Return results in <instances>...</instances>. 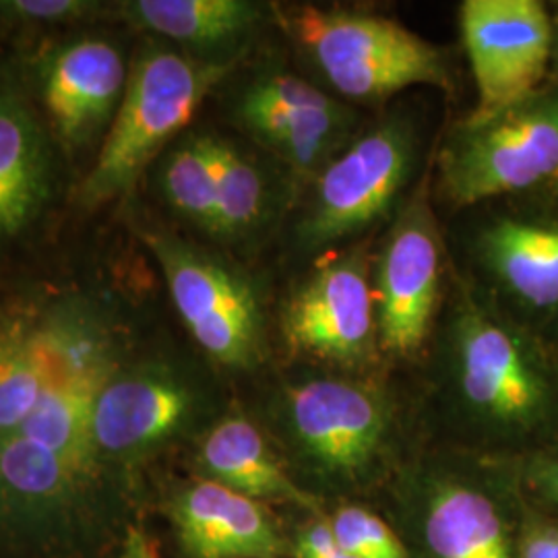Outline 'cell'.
<instances>
[{"label":"cell","mask_w":558,"mask_h":558,"mask_svg":"<svg viewBox=\"0 0 558 558\" xmlns=\"http://www.w3.org/2000/svg\"><path fill=\"white\" fill-rule=\"evenodd\" d=\"M424 362L449 449L515 459L558 439L555 348L488 308L451 269Z\"/></svg>","instance_id":"1"},{"label":"cell","mask_w":558,"mask_h":558,"mask_svg":"<svg viewBox=\"0 0 558 558\" xmlns=\"http://www.w3.org/2000/svg\"><path fill=\"white\" fill-rule=\"evenodd\" d=\"M269 422L292 476L320 500L368 493L410 461L405 412L383 371L294 364L274 389Z\"/></svg>","instance_id":"2"},{"label":"cell","mask_w":558,"mask_h":558,"mask_svg":"<svg viewBox=\"0 0 558 558\" xmlns=\"http://www.w3.org/2000/svg\"><path fill=\"white\" fill-rule=\"evenodd\" d=\"M426 129L416 108L368 120L354 141L300 189L286 232L296 274L317 260L377 239L428 170Z\"/></svg>","instance_id":"3"},{"label":"cell","mask_w":558,"mask_h":558,"mask_svg":"<svg viewBox=\"0 0 558 558\" xmlns=\"http://www.w3.org/2000/svg\"><path fill=\"white\" fill-rule=\"evenodd\" d=\"M440 221L451 271L488 308L555 348L558 201L502 197Z\"/></svg>","instance_id":"4"},{"label":"cell","mask_w":558,"mask_h":558,"mask_svg":"<svg viewBox=\"0 0 558 558\" xmlns=\"http://www.w3.org/2000/svg\"><path fill=\"white\" fill-rule=\"evenodd\" d=\"M296 59L329 94L354 108L385 106L412 87L451 92V52L398 21L352 7L274 4Z\"/></svg>","instance_id":"5"},{"label":"cell","mask_w":558,"mask_h":558,"mask_svg":"<svg viewBox=\"0 0 558 558\" xmlns=\"http://www.w3.org/2000/svg\"><path fill=\"white\" fill-rule=\"evenodd\" d=\"M396 505L412 558H518L523 497L511 459L456 449L410 459Z\"/></svg>","instance_id":"6"},{"label":"cell","mask_w":558,"mask_h":558,"mask_svg":"<svg viewBox=\"0 0 558 558\" xmlns=\"http://www.w3.org/2000/svg\"><path fill=\"white\" fill-rule=\"evenodd\" d=\"M558 179V81L493 112L451 122L430 160L440 218Z\"/></svg>","instance_id":"7"},{"label":"cell","mask_w":558,"mask_h":558,"mask_svg":"<svg viewBox=\"0 0 558 558\" xmlns=\"http://www.w3.org/2000/svg\"><path fill=\"white\" fill-rule=\"evenodd\" d=\"M232 71L234 66L203 62L163 46L143 50L129 73L98 161L81 184V203L100 207L129 195L147 163L179 137Z\"/></svg>","instance_id":"8"},{"label":"cell","mask_w":558,"mask_h":558,"mask_svg":"<svg viewBox=\"0 0 558 558\" xmlns=\"http://www.w3.org/2000/svg\"><path fill=\"white\" fill-rule=\"evenodd\" d=\"M371 246L373 240L317 260L290 281L274 325L292 364L341 373L383 371Z\"/></svg>","instance_id":"9"},{"label":"cell","mask_w":558,"mask_h":558,"mask_svg":"<svg viewBox=\"0 0 558 558\" xmlns=\"http://www.w3.org/2000/svg\"><path fill=\"white\" fill-rule=\"evenodd\" d=\"M449 255L430 189V163L371 246V286L385 364L424 360L449 279Z\"/></svg>","instance_id":"10"},{"label":"cell","mask_w":558,"mask_h":558,"mask_svg":"<svg viewBox=\"0 0 558 558\" xmlns=\"http://www.w3.org/2000/svg\"><path fill=\"white\" fill-rule=\"evenodd\" d=\"M170 299L191 338L221 368L248 373L269 359L271 315L239 263L172 232H147Z\"/></svg>","instance_id":"11"},{"label":"cell","mask_w":558,"mask_h":558,"mask_svg":"<svg viewBox=\"0 0 558 558\" xmlns=\"http://www.w3.org/2000/svg\"><path fill=\"white\" fill-rule=\"evenodd\" d=\"M44 387L20 435L57 453L81 480L98 463L94 410L104 385L117 373L112 345L96 317L81 306H60L38 320Z\"/></svg>","instance_id":"12"},{"label":"cell","mask_w":558,"mask_h":558,"mask_svg":"<svg viewBox=\"0 0 558 558\" xmlns=\"http://www.w3.org/2000/svg\"><path fill=\"white\" fill-rule=\"evenodd\" d=\"M240 126L279 161L300 189L343 151L371 117L317 81L271 62L246 81L234 104Z\"/></svg>","instance_id":"13"},{"label":"cell","mask_w":558,"mask_h":558,"mask_svg":"<svg viewBox=\"0 0 558 558\" xmlns=\"http://www.w3.org/2000/svg\"><path fill=\"white\" fill-rule=\"evenodd\" d=\"M459 32L478 89L472 112H493L548 83L553 15L539 0H463Z\"/></svg>","instance_id":"14"},{"label":"cell","mask_w":558,"mask_h":558,"mask_svg":"<svg viewBox=\"0 0 558 558\" xmlns=\"http://www.w3.org/2000/svg\"><path fill=\"white\" fill-rule=\"evenodd\" d=\"M207 412L199 383L166 362L119 371L104 385L94 410L98 458H145L186 437Z\"/></svg>","instance_id":"15"},{"label":"cell","mask_w":558,"mask_h":558,"mask_svg":"<svg viewBox=\"0 0 558 558\" xmlns=\"http://www.w3.org/2000/svg\"><path fill=\"white\" fill-rule=\"evenodd\" d=\"M170 515L193 558H278L286 539L259 500L199 478L180 488Z\"/></svg>","instance_id":"16"},{"label":"cell","mask_w":558,"mask_h":558,"mask_svg":"<svg viewBox=\"0 0 558 558\" xmlns=\"http://www.w3.org/2000/svg\"><path fill=\"white\" fill-rule=\"evenodd\" d=\"M126 64L110 41L85 38L57 50L44 66L41 96L60 140L80 145L114 119Z\"/></svg>","instance_id":"17"},{"label":"cell","mask_w":558,"mask_h":558,"mask_svg":"<svg viewBox=\"0 0 558 558\" xmlns=\"http://www.w3.org/2000/svg\"><path fill=\"white\" fill-rule=\"evenodd\" d=\"M207 137L218 182V240L255 244L283 230L299 199L296 179L267 154L259 158L216 133Z\"/></svg>","instance_id":"18"},{"label":"cell","mask_w":558,"mask_h":558,"mask_svg":"<svg viewBox=\"0 0 558 558\" xmlns=\"http://www.w3.org/2000/svg\"><path fill=\"white\" fill-rule=\"evenodd\" d=\"M122 11L184 54L226 66H236L260 27L276 20L271 2L255 0H133Z\"/></svg>","instance_id":"19"},{"label":"cell","mask_w":558,"mask_h":558,"mask_svg":"<svg viewBox=\"0 0 558 558\" xmlns=\"http://www.w3.org/2000/svg\"><path fill=\"white\" fill-rule=\"evenodd\" d=\"M201 478L218 482L259 502H286L323 515V500L302 488L269 435L242 414H228L207 426L197 445Z\"/></svg>","instance_id":"20"},{"label":"cell","mask_w":558,"mask_h":558,"mask_svg":"<svg viewBox=\"0 0 558 558\" xmlns=\"http://www.w3.org/2000/svg\"><path fill=\"white\" fill-rule=\"evenodd\" d=\"M50 160L38 120L15 98H0V236H13L40 211Z\"/></svg>","instance_id":"21"},{"label":"cell","mask_w":558,"mask_h":558,"mask_svg":"<svg viewBox=\"0 0 558 558\" xmlns=\"http://www.w3.org/2000/svg\"><path fill=\"white\" fill-rule=\"evenodd\" d=\"M83 480L40 442L20 433L0 437V507L46 513L75 495Z\"/></svg>","instance_id":"22"},{"label":"cell","mask_w":558,"mask_h":558,"mask_svg":"<svg viewBox=\"0 0 558 558\" xmlns=\"http://www.w3.org/2000/svg\"><path fill=\"white\" fill-rule=\"evenodd\" d=\"M44 387L38 320L0 313V437L17 433Z\"/></svg>","instance_id":"23"},{"label":"cell","mask_w":558,"mask_h":558,"mask_svg":"<svg viewBox=\"0 0 558 558\" xmlns=\"http://www.w3.org/2000/svg\"><path fill=\"white\" fill-rule=\"evenodd\" d=\"M161 193L180 218L218 240V182L207 133H191L166 154Z\"/></svg>","instance_id":"24"},{"label":"cell","mask_w":558,"mask_h":558,"mask_svg":"<svg viewBox=\"0 0 558 558\" xmlns=\"http://www.w3.org/2000/svg\"><path fill=\"white\" fill-rule=\"evenodd\" d=\"M329 521L341 548L352 557L412 558L398 532L360 505H343Z\"/></svg>","instance_id":"25"},{"label":"cell","mask_w":558,"mask_h":558,"mask_svg":"<svg viewBox=\"0 0 558 558\" xmlns=\"http://www.w3.org/2000/svg\"><path fill=\"white\" fill-rule=\"evenodd\" d=\"M511 465L523 500L539 507L542 513L558 518V439L511 459Z\"/></svg>","instance_id":"26"},{"label":"cell","mask_w":558,"mask_h":558,"mask_svg":"<svg viewBox=\"0 0 558 558\" xmlns=\"http://www.w3.org/2000/svg\"><path fill=\"white\" fill-rule=\"evenodd\" d=\"M98 9L96 2L85 0H4L0 15L21 21L81 20Z\"/></svg>","instance_id":"27"},{"label":"cell","mask_w":558,"mask_h":558,"mask_svg":"<svg viewBox=\"0 0 558 558\" xmlns=\"http://www.w3.org/2000/svg\"><path fill=\"white\" fill-rule=\"evenodd\" d=\"M518 558H558V518L523 509Z\"/></svg>","instance_id":"28"},{"label":"cell","mask_w":558,"mask_h":558,"mask_svg":"<svg viewBox=\"0 0 558 558\" xmlns=\"http://www.w3.org/2000/svg\"><path fill=\"white\" fill-rule=\"evenodd\" d=\"M120 558H160L158 553L154 550V546L149 544V539L145 538L137 530H129L126 539H124V548Z\"/></svg>","instance_id":"29"},{"label":"cell","mask_w":558,"mask_h":558,"mask_svg":"<svg viewBox=\"0 0 558 558\" xmlns=\"http://www.w3.org/2000/svg\"><path fill=\"white\" fill-rule=\"evenodd\" d=\"M553 81H558V9L553 17Z\"/></svg>","instance_id":"30"},{"label":"cell","mask_w":558,"mask_h":558,"mask_svg":"<svg viewBox=\"0 0 558 558\" xmlns=\"http://www.w3.org/2000/svg\"><path fill=\"white\" fill-rule=\"evenodd\" d=\"M555 191H557V193H558V179L555 180Z\"/></svg>","instance_id":"31"},{"label":"cell","mask_w":558,"mask_h":558,"mask_svg":"<svg viewBox=\"0 0 558 558\" xmlns=\"http://www.w3.org/2000/svg\"><path fill=\"white\" fill-rule=\"evenodd\" d=\"M555 352H557V359H558V343L555 345Z\"/></svg>","instance_id":"32"}]
</instances>
